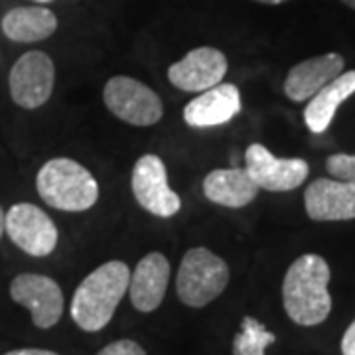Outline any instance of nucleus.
<instances>
[{"mask_svg": "<svg viewBox=\"0 0 355 355\" xmlns=\"http://www.w3.org/2000/svg\"><path fill=\"white\" fill-rule=\"evenodd\" d=\"M345 60L340 53L330 51L294 65L284 79V93L294 103L310 101L318 91L343 73Z\"/></svg>", "mask_w": 355, "mask_h": 355, "instance_id": "4468645a", "label": "nucleus"}, {"mask_svg": "<svg viewBox=\"0 0 355 355\" xmlns=\"http://www.w3.org/2000/svg\"><path fill=\"white\" fill-rule=\"evenodd\" d=\"M326 170L331 178L354 182L355 180V154H331L326 158Z\"/></svg>", "mask_w": 355, "mask_h": 355, "instance_id": "aec40b11", "label": "nucleus"}, {"mask_svg": "<svg viewBox=\"0 0 355 355\" xmlns=\"http://www.w3.org/2000/svg\"><path fill=\"white\" fill-rule=\"evenodd\" d=\"M259 188L245 168H217L203 180V196L211 203L241 209L253 202Z\"/></svg>", "mask_w": 355, "mask_h": 355, "instance_id": "dca6fc26", "label": "nucleus"}, {"mask_svg": "<svg viewBox=\"0 0 355 355\" xmlns=\"http://www.w3.org/2000/svg\"><path fill=\"white\" fill-rule=\"evenodd\" d=\"M229 284V265L214 251L193 247L178 268L176 294L190 308H203L219 298Z\"/></svg>", "mask_w": 355, "mask_h": 355, "instance_id": "20e7f679", "label": "nucleus"}, {"mask_svg": "<svg viewBox=\"0 0 355 355\" xmlns=\"http://www.w3.org/2000/svg\"><path fill=\"white\" fill-rule=\"evenodd\" d=\"M304 207L312 221L355 219V180L318 178L306 188Z\"/></svg>", "mask_w": 355, "mask_h": 355, "instance_id": "f8f14e48", "label": "nucleus"}, {"mask_svg": "<svg viewBox=\"0 0 355 355\" xmlns=\"http://www.w3.org/2000/svg\"><path fill=\"white\" fill-rule=\"evenodd\" d=\"M10 298L30 312L40 330L53 328L64 316V292L60 284L46 275L24 272L10 282Z\"/></svg>", "mask_w": 355, "mask_h": 355, "instance_id": "1a4fd4ad", "label": "nucleus"}, {"mask_svg": "<svg viewBox=\"0 0 355 355\" xmlns=\"http://www.w3.org/2000/svg\"><path fill=\"white\" fill-rule=\"evenodd\" d=\"M55 67L46 51H26L16 60L8 76L12 101L22 109H38L53 93Z\"/></svg>", "mask_w": 355, "mask_h": 355, "instance_id": "6e6552de", "label": "nucleus"}, {"mask_svg": "<svg viewBox=\"0 0 355 355\" xmlns=\"http://www.w3.org/2000/svg\"><path fill=\"white\" fill-rule=\"evenodd\" d=\"M4 209L0 207V239H2V235H4Z\"/></svg>", "mask_w": 355, "mask_h": 355, "instance_id": "b1692460", "label": "nucleus"}, {"mask_svg": "<svg viewBox=\"0 0 355 355\" xmlns=\"http://www.w3.org/2000/svg\"><path fill=\"white\" fill-rule=\"evenodd\" d=\"M170 282V261L162 253H148L139 261L128 280V294L132 306L150 314L162 304Z\"/></svg>", "mask_w": 355, "mask_h": 355, "instance_id": "2eb2a0df", "label": "nucleus"}, {"mask_svg": "<svg viewBox=\"0 0 355 355\" xmlns=\"http://www.w3.org/2000/svg\"><path fill=\"white\" fill-rule=\"evenodd\" d=\"M97 355H146V352L135 340H116V342L105 345Z\"/></svg>", "mask_w": 355, "mask_h": 355, "instance_id": "412c9836", "label": "nucleus"}, {"mask_svg": "<svg viewBox=\"0 0 355 355\" xmlns=\"http://www.w3.org/2000/svg\"><path fill=\"white\" fill-rule=\"evenodd\" d=\"M355 93V71H343L326 87H322L308 101L304 109V123L310 132L324 135L330 128L340 105Z\"/></svg>", "mask_w": 355, "mask_h": 355, "instance_id": "f3484780", "label": "nucleus"}, {"mask_svg": "<svg viewBox=\"0 0 355 355\" xmlns=\"http://www.w3.org/2000/svg\"><path fill=\"white\" fill-rule=\"evenodd\" d=\"M103 101L116 119L132 127H153L164 114L158 93L128 76L111 77L103 89Z\"/></svg>", "mask_w": 355, "mask_h": 355, "instance_id": "39448f33", "label": "nucleus"}, {"mask_svg": "<svg viewBox=\"0 0 355 355\" xmlns=\"http://www.w3.org/2000/svg\"><path fill=\"white\" fill-rule=\"evenodd\" d=\"M128 280L130 268L123 261H109L97 266L79 282L73 294L69 308L73 322L83 331L103 330L128 292Z\"/></svg>", "mask_w": 355, "mask_h": 355, "instance_id": "f03ea898", "label": "nucleus"}, {"mask_svg": "<svg viewBox=\"0 0 355 355\" xmlns=\"http://www.w3.org/2000/svg\"><path fill=\"white\" fill-rule=\"evenodd\" d=\"M130 188L142 209L156 217L176 216L182 200L168 184L166 164L156 154H144L137 160L130 174Z\"/></svg>", "mask_w": 355, "mask_h": 355, "instance_id": "0eeeda50", "label": "nucleus"}, {"mask_svg": "<svg viewBox=\"0 0 355 355\" xmlns=\"http://www.w3.org/2000/svg\"><path fill=\"white\" fill-rule=\"evenodd\" d=\"M241 113V93L233 83L205 89L184 109V121L193 128L227 125Z\"/></svg>", "mask_w": 355, "mask_h": 355, "instance_id": "ddd939ff", "label": "nucleus"}, {"mask_svg": "<svg viewBox=\"0 0 355 355\" xmlns=\"http://www.w3.org/2000/svg\"><path fill=\"white\" fill-rule=\"evenodd\" d=\"M277 342V336L265 328L257 318L245 316L241 330L233 340V355H265L268 345Z\"/></svg>", "mask_w": 355, "mask_h": 355, "instance_id": "6ab92c4d", "label": "nucleus"}, {"mask_svg": "<svg viewBox=\"0 0 355 355\" xmlns=\"http://www.w3.org/2000/svg\"><path fill=\"white\" fill-rule=\"evenodd\" d=\"M342 354L355 355V320L349 324V328L345 330L342 338Z\"/></svg>", "mask_w": 355, "mask_h": 355, "instance_id": "4be33fe9", "label": "nucleus"}, {"mask_svg": "<svg viewBox=\"0 0 355 355\" xmlns=\"http://www.w3.org/2000/svg\"><path fill=\"white\" fill-rule=\"evenodd\" d=\"M58 30V16L44 6H16L4 14L2 32L12 42L32 44L50 38Z\"/></svg>", "mask_w": 355, "mask_h": 355, "instance_id": "a211bd4d", "label": "nucleus"}, {"mask_svg": "<svg viewBox=\"0 0 355 355\" xmlns=\"http://www.w3.org/2000/svg\"><path fill=\"white\" fill-rule=\"evenodd\" d=\"M227 58L217 48H196L188 51L180 62L168 67L170 83L186 93H202L223 81L227 73Z\"/></svg>", "mask_w": 355, "mask_h": 355, "instance_id": "9b49d317", "label": "nucleus"}, {"mask_svg": "<svg viewBox=\"0 0 355 355\" xmlns=\"http://www.w3.org/2000/svg\"><path fill=\"white\" fill-rule=\"evenodd\" d=\"M342 2L345 6H349V8H354L355 10V0H342Z\"/></svg>", "mask_w": 355, "mask_h": 355, "instance_id": "a878e982", "label": "nucleus"}, {"mask_svg": "<svg viewBox=\"0 0 355 355\" xmlns=\"http://www.w3.org/2000/svg\"><path fill=\"white\" fill-rule=\"evenodd\" d=\"M245 170L259 190L292 191L300 188L310 174L302 158H277L266 146L254 142L245 150Z\"/></svg>", "mask_w": 355, "mask_h": 355, "instance_id": "9d476101", "label": "nucleus"}, {"mask_svg": "<svg viewBox=\"0 0 355 355\" xmlns=\"http://www.w3.org/2000/svg\"><path fill=\"white\" fill-rule=\"evenodd\" d=\"M254 2H261V4H282V2H288V0H254Z\"/></svg>", "mask_w": 355, "mask_h": 355, "instance_id": "393cba45", "label": "nucleus"}, {"mask_svg": "<svg viewBox=\"0 0 355 355\" xmlns=\"http://www.w3.org/2000/svg\"><path fill=\"white\" fill-rule=\"evenodd\" d=\"M40 198L53 209L79 214L99 200V184L83 164L71 158H51L36 176Z\"/></svg>", "mask_w": 355, "mask_h": 355, "instance_id": "7ed1b4c3", "label": "nucleus"}, {"mask_svg": "<svg viewBox=\"0 0 355 355\" xmlns=\"http://www.w3.org/2000/svg\"><path fill=\"white\" fill-rule=\"evenodd\" d=\"M4 355H58L50 349H38V347H24V349H12Z\"/></svg>", "mask_w": 355, "mask_h": 355, "instance_id": "5701e85b", "label": "nucleus"}, {"mask_svg": "<svg viewBox=\"0 0 355 355\" xmlns=\"http://www.w3.org/2000/svg\"><path fill=\"white\" fill-rule=\"evenodd\" d=\"M36 2H40V4H48V2H53V0H36Z\"/></svg>", "mask_w": 355, "mask_h": 355, "instance_id": "bb28decb", "label": "nucleus"}, {"mask_svg": "<svg viewBox=\"0 0 355 355\" xmlns=\"http://www.w3.org/2000/svg\"><path fill=\"white\" fill-rule=\"evenodd\" d=\"M4 231L10 241L30 257H48L58 245V227L34 203H16L4 216Z\"/></svg>", "mask_w": 355, "mask_h": 355, "instance_id": "423d86ee", "label": "nucleus"}, {"mask_svg": "<svg viewBox=\"0 0 355 355\" xmlns=\"http://www.w3.org/2000/svg\"><path fill=\"white\" fill-rule=\"evenodd\" d=\"M330 277V265L320 254H302L288 266L282 282V304L294 324L312 328L328 320Z\"/></svg>", "mask_w": 355, "mask_h": 355, "instance_id": "f257e3e1", "label": "nucleus"}]
</instances>
